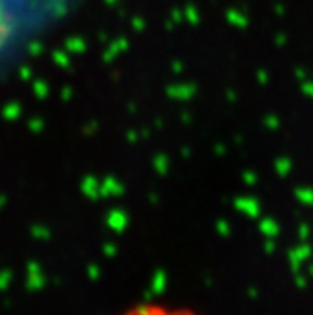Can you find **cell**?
Masks as SVG:
<instances>
[{
	"mask_svg": "<svg viewBox=\"0 0 313 315\" xmlns=\"http://www.w3.org/2000/svg\"><path fill=\"white\" fill-rule=\"evenodd\" d=\"M119 315H196L189 307H176V306H164L156 302H146L138 304L134 307H128L126 311Z\"/></svg>",
	"mask_w": 313,
	"mask_h": 315,
	"instance_id": "1",
	"label": "cell"
}]
</instances>
